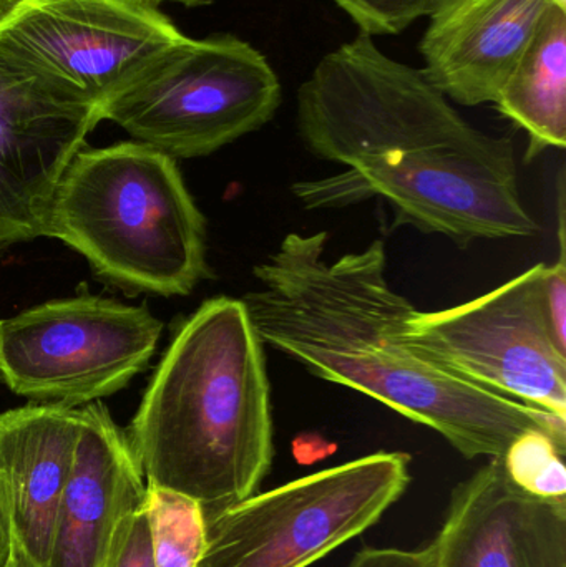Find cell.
<instances>
[{
	"label": "cell",
	"instance_id": "6da1fadb",
	"mask_svg": "<svg viewBox=\"0 0 566 567\" xmlns=\"http://www.w3.org/2000/svg\"><path fill=\"white\" fill-rule=\"evenodd\" d=\"M296 103L306 148L342 166L292 185L305 208L379 198L398 225L462 248L538 231L522 202L512 140L472 126L424 70L385 55L372 37L359 33L322 56Z\"/></svg>",
	"mask_w": 566,
	"mask_h": 567
},
{
	"label": "cell",
	"instance_id": "7a4b0ae2",
	"mask_svg": "<svg viewBox=\"0 0 566 567\" xmlns=\"http://www.w3.org/2000/svg\"><path fill=\"white\" fill-rule=\"evenodd\" d=\"M328 239L291 233L255 266L259 287L241 300L263 343L435 430L465 458L502 460L531 432L566 445V420L469 382L411 346L418 309L389 284L384 243L328 261Z\"/></svg>",
	"mask_w": 566,
	"mask_h": 567
},
{
	"label": "cell",
	"instance_id": "3957f363",
	"mask_svg": "<svg viewBox=\"0 0 566 567\" xmlns=\"http://www.w3.org/2000/svg\"><path fill=\"white\" fill-rule=\"evenodd\" d=\"M126 435L146 486L205 518L255 495L275 455L271 392L241 299L206 300L178 327Z\"/></svg>",
	"mask_w": 566,
	"mask_h": 567
},
{
	"label": "cell",
	"instance_id": "277c9868",
	"mask_svg": "<svg viewBox=\"0 0 566 567\" xmlns=\"http://www.w3.org/2000/svg\"><path fill=\"white\" fill-rule=\"evenodd\" d=\"M47 236L128 292L188 296L208 276L205 216L176 159L145 143L80 150L56 185Z\"/></svg>",
	"mask_w": 566,
	"mask_h": 567
},
{
	"label": "cell",
	"instance_id": "5b68a950",
	"mask_svg": "<svg viewBox=\"0 0 566 567\" xmlns=\"http://www.w3.org/2000/svg\"><path fill=\"white\" fill-rule=\"evenodd\" d=\"M279 105L281 83L266 56L238 37L216 33L168 47L100 113L178 159L212 155L263 128Z\"/></svg>",
	"mask_w": 566,
	"mask_h": 567
},
{
	"label": "cell",
	"instance_id": "8992f818",
	"mask_svg": "<svg viewBox=\"0 0 566 567\" xmlns=\"http://www.w3.org/2000/svg\"><path fill=\"white\" fill-rule=\"evenodd\" d=\"M409 455L379 452L205 518L196 567H308L374 526L404 495Z\"/></svg>",
	"mask_w": 566,
	"mask_h": 567
},
{
	"label": "cell",
	"instance_id": "52a82bcc",
	"mask_svg": "<svg viewBox=\"0 0 566 567\" xmlns=\"http://www.w3.org/2000/svg\"><path fill=\"white\" fill-rule=\"evenodd\" d=\"M162 322L145 307L79 293L0 320V382L37 403L90 405L148 367Z\"/></svg>",
	"mask_w": 566,
	"mask_h": 567
},
{
	"label": "cell",
	"instance_id": "ba28073f",
	"mask_svg": "<svg viewBox=\"0 0 566 567\" xmlns=\"http://www.w3.org/2000/svg\"><path fill=\"white\" fill-rule=\"evenodd\" d=\"M545 266L461 306L415 310L409 342L469 382L566 420V350L548 326Z\"/></svg>",
	"mask_w": 566,
	"mask_h": 567
},
{
	"label": "cell",
	"instance_id": "9c48e42d",
	"mask_svg": "<svg viewBox=\"0 0 566 567\" xmlns=\"http://www.w3.org/2000/svg\"><path fill=\"white\" fill-rule=\"evenodd\" d=\"M185 39L150 0H17L0 50L102 109L143 66Z\"/></svg>",
	"mask_w": 566,
	"mask_h": 567
},
{
	"label": "cell",
	"instance_id": "30bf717a",
	"mask_svg": "<svg viewBox=\"0 0 566 567\" xmlns=\"http://www.w3.org/2000/svg\"><path fill=\"white\" fill-rule=\"evenodd\" d=\"M100 122L82 92L0 50V249L47 236L56 185Z\"/></svg>",
	"mask_w": 566,
	"mask_h": 567
},
{
	"label": "cell",
	"instance_id": "8fae6325",
	"mask_svg": "<svg viewBox=\"0 0 566 567\" xmlns=\"http://www.w3.org/2000/svg\"><path fill=\"white\" fill-rule=\"evenodd\" d=\"M431 567H566V498L532 495L491 460L452 493Z\"/></svg>",
	"mask_w": 566,
	"mask_h": 567
},
{
	"label": "cell",
	"instance_id": "7c38bea8",
	"mask_svg": "<svg viewBox=\"0 0 566 567\" xmlns=\"http://www.w3.org/2000/svg\"><path fill=\"white\" fill-rule=\"evenodd\" d=\"M82 429L63 489L47 567H106L123 522L146 503V482L103 403L80 410Z\"/></svg>",
	"mask_w": 566,
	"mask_h": 567
},
{
	"label": "cell",
	"instance_id": "4fadbf2b",
	"mask_svg": "<svg viewBox=\"0 0 566 567\" xmlns=\"http://www.w3.org/2000/svg\"><path fill=\"white\" fill-rule=\"evenodd\" d=\"M555 0H442L421 42L424 73L464 106L494 103Z\"/></svg>",
	"mask_w": 566,
	"mask_h": 567
},
{
	"label": "cell",
	"instance_id": "5bb4252c",
	"mask_svg": "<svg viewBox=\"0 0 566 567\" xmlns=\"http://www.w3.org/2000/svg\"><path fill=\"white\" fill-rule=\"evenodd\" d=\"M82 413L72 406H20L0 413V486L13 542L47 567L53 526L72 472Z\"/></svg>",
	"mask_w": 566,
	"mask_h": 567
},
{
	"label": "cell",
	"instance_id": "9a60e30c",
	"mask_svg": "<svg viewBox=\"0 0 566 567\" xmlns=\"http://www.w3.org/2000/svg\"><path fill=\"white\" fill-rule=\"evenodd\" d=\"M495 109L528 136L527 158L566 145V0L545 9Z\"/></svg>",
	"mask_w": 566,
	"mask_h": 567
},
{
	"label": "cell",
	"instance_id": "2e32d148",
	"mask_svg": "<svg viewBox=\"0 0 566 567\" xmlns=\"http://www.w3.org/2000/svg\"><path fill=\"white\" fill-rule=\"evenodd\" d=\"M155 567H196L205 548V515L186 496L146 486Z\"/></svg>",
	"mask_w": 566,
	"mask_h": 567
},
{
	"label": "cell",
	"instance_id": "e0dca14e",
	"mask_svg": "<svg viewBox=\"0 0 566 567\" xmlns=\"http://www.w3.org/2000/svg\"><path fill=\"white\" fill-rule=\"evenodd\" d=\"M566 445L542 432L525 433L505 453L508 476L525 492L542 498H565Z\"/></svg>",
	"mask_w": 566,
	"mask_h": 567
},
{
	"label": "cell",
	"instance_id": "ac0fdd59",
	"mask_svg": "<svg viewBox=\"0 0 566 567\" xmlns=\"http://www.w3.org/2000/svg\"><path fill=\"white\" fill-rule=\"evenodd\" d=\"M369 37L394 35L421 19L431 17L442 0H335Z\"/></svg>",
	"mask_w": 566,
	"mask_h": 567
},
{
	"label": "cell",
	"instance_id": "d6986e66",
	"mask_svg": "<svg viewBox=\"0 0 566 567\" xmlns=\"http://www.w3.org/2000/svg\"><path fill=\"white\" fill-rule=\"evenodd\" d=\"M560 212H558V243L560 256L554 266H545L544 302L552 336L560 349L566 350V252H565V192L560 189Z\"/></svg>",
	"mask_w": 566,
	"mask_h": 567
},
{
	"label": "cell",
	"instance_id": "ffe728a7",
	"mask_svg": "<svg viewBox=\"0 0 566 567\" xmlns=\"http://www.w3.org/2000/svg\"><path fill=\"white\" fill-rule=\"evenodd\" d=\"M106 567H155L146 503L123 522Z\"/></svg>",
	"mask_w": 566,
	"mask_h": 567
},
{
	"label": "cell",
	"instance_id": "44dd1931",
	"mask_svg": "<svg viewBox=\"0 0 566 567\" xmlns=\"http://www.w3.org/2000/svg\"><path fill=\"white\" fill-rule=\"evenodd\" d=\"M348 567H431V555L428 548L422 551L369 548L359 553Z\"/></svg>",
	"mask_w": 566,
	"mask_h": 567
},
{
	"label": "cell",
	"instance_id": "7402d4cb",
	"mask_svg": "<svg viewBox=\"0 0 566 567\" xmlns=\"http://www.w3.org/2000/svg\"><path fill=\"white\" fill-rule=\"evenodd\" d=\"M13 535L10 525L9 508H7L6 495L0 486V567H6L12 553Z\"/></svg>",
	"mask_w": 566,
	"mask_h": 567
},
{
	"label": "cell",
	"instance_id": "603a6c76",
	"mask_svg": "<svg viewBox=\"0 0 566 567\" xmlns=\"http://www.w3.org/2000/svg\"><path fill=\"white\" fill-rule=\"evenodd\" d=\"M6 567H35L33 563L27 558L25 553L20 549V546L13 542L12 553H10L9 561H7Z\"/></svg>",
	"mask_w": 566,
	"mask_h": 567
},
{
	"label": "cell",
	"instance_id": "cb8c5ba5",
	"mask_svg": "<svg viewBox=\"0 0 566 567\" xmlns=\"http://www.w3.org/2000/svg\"><path fill=\"white\" fill-rule=\"evenodd\" d=\"M150 2H153V3L175 2V3H182V6H185V7H202V6H208V3H212L213 0H150Z\"/></svg>",
	"mask_w": 566,
	"mask_h": 567
},
{
	"label": "cell",
	"instance_id": "d4e9b609",
	"mask_svg": "<svg viewBox=\"0 0 566 567\" xmlns=\"http://www.w3.org/2000/svg\"><path fill=\"white\" fill-rule=\"evenodd\" d=\"M17 0H0V22H2L3 17L12 10V7L16 6Z\"/></svg>",
	"mask_w": 566,
	"mask_h": 567
}]
</instances>
